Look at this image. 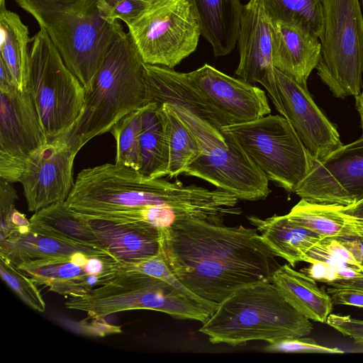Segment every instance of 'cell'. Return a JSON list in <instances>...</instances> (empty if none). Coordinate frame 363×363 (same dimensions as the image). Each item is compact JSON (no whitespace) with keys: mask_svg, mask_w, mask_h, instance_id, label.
<instances>
[{"mask_svg":"<svg viewBox=\"0 0 363 363\" xmlns=\"http://www.w3.org/2000/svg\"><path fill=\"white\" fill-rule=\"evenodd\" d=\"M160 253L176 278L200 298L218 304L238 289L272 282L281 266L256 228L206 220L160 229Z\"/></svg>","mask_w":363,"mask_h":363,"instance_id":"obj_1","label":"cell"},{"mask_svg":"<svg viewBox=\"0 0 363 363\" xmlns=\"http://www.w3.org/2000/svg\"><path fill=\"white\" fill-rule=\"evenodd\" d=\"M66 203L85 216L167 206L187 220L216 223L229 213L232 198L223 190L151 178L115 163L82 170Z\"/></svg>","mask_w":363,"mask_h":363,"instance_id":"obj_2","label":"cell"},{"mask_svg":"<svg viewBox=\"0 0 363 363\" xmlns=\"http://www.w3.org/2000/svg\"><path fill=\"white\" fill-rule=\"evenodd\" d=\"M152 102L145 63L128 33L116 40L86 94L84 108L70 130L60 137L74 153L122 118Z\"/></svg>","mask_w":363,"mask_h":363,"instance_id":"obj_3","label":"cell"},{"mask_svg":"<svg viewBox=\"0 0 363 363\" xmlns=\"http://www.w3.org/2000/svg\"><path fill=\"white\" fill-rule=\"evenodd\" d=\"M48 35L69 69L90 92L122 25L104 19L98 0H15Z\"/></svg>","mask_w":363,"mask_h":363,"instance_id":"obj_4","label":"cell"},{"mask_svg":"<svg viewBox=\"0 0 363 363\" xmlns=\"http://www.w3.org/2000/svg\"><path fill=\"white\" fill-rule=\"evenodd\" d=\"M313 328L272 282L262 281L238 289L218 303L199 332L213 344L237 346L252 340L274 343L305 337Z\"/></svg>","mask_w":363,"mask_h":363,"instance_id":"obj_5","label":"cell"},{"mask_svg":"<svg viewBox=\"0 0 363 363\" xmlns=\"http://www.w3.org/2000/svg\"><path fill=\"white\" fill-rule=\"evenodd\" d=\"M66 308L101 319L118 312L147 309L203 323L218 304L192 297L170 284L146 274L120 270L88 294L71 298Z\"/></svg>","mask_w":363,"mask_h":363,"instance_id":"obj_6","label":"cell"},{"mask_svg":"<svg viewBox=\"0 0 363 363\" xmlns=\"http://www.w3.org/2000/svg\"><path fill=\"white\" fill-rule=\"evenodd\" d=\"M195 138L199 153L185 174L205 180L238 199H265L269 179L253 163L237 141L186 108L171 104Z\"/></svg>","mask_w":363,"mask_h":363,"instance_id":"obj_7","label":"cell"},{"mask_svg":"<svg viewBox=\"0 0 363 363\" xmlns=\"http://www.w3.org/2000/svg\"><path fill=\"white\" fill-rule=\"evenodd\" d=\"M30 50L27 89L51 142L67 133L84 108L86 89L40 28Z\"/></svg>","mask_w":363,"mask_h":363,"instance_id":"obj_8","label":"cell"},{"mask_svg":"<svg viewBox=\"0 0 363 363\" xmlns=\"http://www.w3.org/2000/svg\"><path fill=\"white\" fill-rule=\"evenodd\" d=\"M359 0H323L317 74L333 96H357L362 88L363 14Z\"/></svg>","mask_w":363,"mask_h":363,"instance_id":"obj_9","label":"cell"},{"mask_svg":"<svg viewBox=\"0 0 363 363\" xmlns=\"http://www.w3.org/2000/svg\"><path fill=\"white\" fill-rule=\"evenodd\" d=\"M269 181L289 192L308 174L314 157L306 149L290 122L283 116L223 127Z\"/></svg>","mask_w":363,"mask_h":363,"instance_id":"obj_10","label":"cell"},{"mask_svg":"<svg viewBox=\"0 0 363 363\" xmlns=\"http://www.w3.org/2000/svg\"><path fill=\"white\" fill-rule=\"evenodd\" d=\"M127 26L145 63L172 69L196 50L201 35L187 0H153Z\"/></svg>","mask_w":363,"mask_h":363,"instance_id":"obj_11","label":"cell"},{"mask_svg":"<svg viewBox=\"0 0 363 363\" xmlns=\"http://www.w3.org/2000/svg\"><path fill=\"white\" fill-rule=\"evenodd\" d=\"M48 143L28 89L0 88V178L20 182L29 157Z\"/></svg>","mask_w":363,"mask_h":363,"instance_id":"obj_12","label":"cell"},{"mask_svg":"<svg viewBox=\"0 0 363 363\" xmlns=\"http://www.w3.org/2000/svg\"><path fill=\"white\" fill-rule=\"evenodd\" d=\"M308 201L348 206L363 198V135L342 145L311 169L295 192Z\"/></svg>","mask_w":363,"mask_h":363,"instance_id":"obj_13","label":"cell"},{"mask_svg":"<svg viewBox=\"0 0 363 363\" xmlns=\"http://www.w3.org/2000/svg\"><path fill=\"white\" fill-rule=\"evenodd\" d=\"M121 263L109 255L79 252L16 267L38 285L65 296L81 297L106 284L120 271Z\"/></svg>","mask_w":363,"mask_h":363,"instance_id":"obj_14","label":"cell"},{"mask_svg":"<svg viewBox=\"0 0 363 363\" xmlns=\"http://www.w3.org/2000/svg\"><path fill=\"white\" fill-rule=\"evenodd\" d=\"M185 74L190 84L227 126L252 121L271 113L262 89L208 64Z\"/></svg>","mask_w":363,"mask_h":363,"instance_id":"obj_15","label":"cell"},{"mask_svg":"<svg viewBox=\"0 0 363 363\" xmlns=\"http://www.w3.org/2000/svg\"><path fill=\"white\" fill-rule=\"evenodd\" d=\"M76 155L65 140L58 138L29 157L20 181L29 211L67 201L74 183Z\"/></svg>","mask_w":363,"mask_h":363,"instance_id":"obj_16","label":"cell"},{"mask_svg":"<svg viewBox=\"0 0 363 363\" xmlns=\"http://www.w3.org/2000/svg\"><path fill=\"white\" fill-rule=\"evenodd\" d=\"M274 72L282 116L312 155L320 160L342 146L336 127L314 102L307 84L299 83L277 69Z\"/></svg>","mask_w":363,"mask_h":363,"instance_id":"obj_17","label":"cell"},{"mask_svg":"<svg viewBox=\"0 0 363 363\" xmlns=\"http://www.w3.org/2000/svg\"><path fill=\"white\" fill-rule=\"evenodd\" d=\"M240 59L235 75L250 83L258 82L268 91L277 110L283 115L272 60L270 23L257 0L243 6L238 39Z\"/></svg>","mask_w":363,"mask_h":363,"instance_id":"obj_18","label":"cell"},{"mask_svg":"<svg viewBox=\"0 0 363 363\" xmlns=\"http://www.w3.org/2000/svg\"><path fill=\"white\" fill-rule=\"evenodd\" d=\"M272 60L275 69L301 84H307L319 62V38L301 25L272 21Z\"/></svg>","mask_w":363,"mask_h":363,"instance_id":"obj_19","label":"cell"},{"mask_svg":"<svg viewBox=\"0 0 363 363\" xmlns=\"http://www.w3.org/2000/svg\"><path fill=\"white\" fill-rule=\"evenodd\" d=\"M84 217L101 245L121 263L138 262L160 253V228L143 223Z\"/></svg>","mask_w":363,"mask_h":363,"instance_id":"obj_20","label":"cell"},{"mask_svg":"<svg viewBox=\"0 0 363 363\" xmlns=\"http://www.w3.org/2000/svg\"><path fill=\"white\" fill-rule=\"evenodd\" d=\"M79 252L111 255L100 248L44 231L31 223L27 230L11 231L0 241V257L16 267L43 259L67 257Z\"/></svg>","mask_w":363,"mask_h":363,"instance_id":"obj_21","label":"cell"},{"mask_svg":"<svg viewBox=\"0 0 363 363\" xmlns=\"http://www.w3.org/2000/svg\"><path fill=\"white\" fill-rule=\"evenodd\" d=\"M147 81L152 101L182 106L214 127L226 122L212 109L189 82L185 73L172 68L145 63Z\"/></svg>","mask_w":363,"mask_h":363,"instance_id":"obj_22","label":"cell"},{"mask_svg":"<svg viewBox=\"0 0 363 363\" xmlns=\"http://www.w3.org/2000/svg\"><path fill=\"white\" fill-rule=\"evenodd\" d=\"M196 16L201 35L211 45L215 57L234 49L240 30L243 6L240 0H187Z\"/></svg>","mask_w":363,"mask_h":363,"instance_id":"obj_23","label":"cell"},{"mask_svg":"<svg viewBox=\"0 0 363 363\" xmlns=\"http://www.w3.org/2000/svg\"><path fill=\"white\" fill-rule=\"evenodd\" d=\"M247 219L261 233L274 253L293 267L299 262H305L308 251L325 238L293 222L287 214L274 215L266 219L250 216Z\"/></svg>","mask_w":363,"mask_h":363,"instance_id":"obj_24","label":"cell"},{"mask_svg":"<svg viewBox=\"0 0 363 363\" xmlns=\"http://www.w3.org/2000/svg\"><path fill=\"white\" fill-rule=\"evenodd\" d=\"M272 282L286 301L309 320L325 323L333 303L330 296L315 280L290 264L280 266L274 273Z\"/></svg>","mask_w":363,"mask_h":363,"instance_id":"obj_25","label":"cell"},{"mask_svg":"<svg viewBox=\"0 0 363 363\" xmlns=\"http://www.w3.org/2000/svg\"><path fill=\"white\" fill-rule=\"evenodd\" d=\"M29 30L19 16L6 6L0 7V60L10 70L16 87L27 89L30 51Z\"/></svg>","mask_w":363,"mask_h":363,"instance_id":"obj_26","label":"cell"},{"mask_svg":"<svg viewBox=\"0 0 363 363\" xmlns=\"http://www.w3.org/2000/svg\"><path fill=\"white\" fill-rule=\"evenodd\" d=\"M159 104L150 102L142 115L138 172L151 178L168 175L169 155Z\"/></svg>","mask_w":363,"mask_h":363,"instance_id":"obj_27","label":"cell"},{"mask_svg":"<svg viewBox=\"0 0 363 363\" xmlns=\"http://www.w3.org/2000/svg\"><path fill=\"white\" fill-rule=\"evenodd\" d=\"M29 220L44 231L107 251L86 218L70 208L66 201L35 212Z\"/></svg>","mask_w":363,"mask_h":363,"instance_id":"obj_28","label":"cell"},{"mask_svg":"<svg viewBox=\"0 0 363 363\" xmlns=\"http://www.w3.org/2000/svg\"><path fill=\"white\" fill-rule=\"evenodd\" d=\"M294 223L324 238L353 235L349 216L341 211V206L308 201L301 199L287 214Z\"/></svg>","mask_w":363,"mask_h":363,"instance_id":"obj_29","label":"cell"},{"mask_svg":"<svg viewBox=\"0 0 363 363\" xmlns=\"http://www.w3.org/2000/svg\"><path fill=\"white\" fill-rule=\"evenodd\" d=\"M158 112L167 143L168 176L174 177L184 173L186 167L197 156L199 147L171 104H159Z\"/></svg>","mask_w":363,"mask_h":363,"instance_id":"obj_30","label":"cell"},{"mask_svg":"<svg viewBox=\"0 0 363 363\" xmlns=\"http://www.w3.org/2000/svg\"><path fill=\"white\" fill-rule=\"evenodd\" d=\"M272 21L301 25L318 38L323 31V0H257Z\"/></svg>","mask_w":363,"mask_h":363,"instance_id":"obj_31","label":"cell"},{"mask_svg":"<svg viewBox=\"0 0 363 363\" xmlns=\"http://www.w3.org/2000/svg\"><path fill=\"white\" fill-rule=\"evenodd\" d=\"M146 106L122 118L109 130L116 142V164L138 170L142 115Z\"/></svg>","mask_w":363,"mask_h":363,"instance_id":"obj_32","label":"cell"},{"mask_svg":"<svg viewBox=\"0 0 363 363\" xmlns=\"http://www.w3.org/2000/svg\"><path fill=\"white\" fill-rule=\"evenodd\" d=\"M0 274L4 283L33 310L43 313L45 303L33 280L6 259L0 257Z\"/></svg>","mask_w":363,"mask_h":363,"instance_id":"obj_33","label":"cell"},{"mask_svg":"<svg viewBox=\"0 0 363 363\" xmlns=\"http://www.w3.org/2000/svg\"><path fill=\"white\" fill-rule=\"evenodd\" d=\"M153 0H98L102 17L109 21L118 20L127 26L137 18Z\"/></svg>","mask_w":363,"mask_h":363,"instance_id":"obj_34","label":"cell"},{"mask_svg":"<svg viewBox=\"0 0 363 363\" xmlns=\"http://www.w3.org/2000/svg\"><path fill=\"white\" fill-rule=\"evenodd\" d=\"M120 270L139 272L160 279L184 291L186 294L196 298L203 300L187 289L176 278L167 266L161 253L138 262L128 264L121 263Z\"/></svg>","mask_w":363,"mask_h":363,"instance_id":"obj_35","label":"cell"},{"mask_svg":"<svg viewBox=\"0 0 363 363\" xmlns=\"http://www.w3.org/2000/svg\"><path fill=\"white\" fill-rule=\"evenodd\" d=\"M264 350L270 352L285 353L340 354L344 352L336 347L320 345L313 339L305 337L286 339L277 342L269 343Z\"/></svg>","mask_w":363,"mask_h":363,"instance_id":"obj_36","label":"cell"},{"mask_svg":"<svg viewBox=\"0 0 363 363\" xmlns=\"http://www.w3.org/2000/svg\"><path fill=\"white\" fill-rule=\"evenodd\" d=\"M326 323L343 335L352 338L356 343H363V320L330 313Z\"/></svg>","mask_w":363,"mask_h":363,"instance_id":"obj_37","label":"cell"},{"mask_svg":"<svg viewBox=\"0 0 363 363\" xmlns=\"http://www.w3.org/2000/svg\"><path fill=\"white\" fill-rule=\"evenodd\" d=\"M320 242L330 255L362 272V268L353 254L340 240L336 238H325Z\"/></svg>","mask_w":363,"mask_h":363,"instance_id":"obj_38","label":"cell"},{"mask_svg":"<svg viewBox=\"0 0 363 363\" xmlns=\"http://www.w3.org/2000/svg\"><path fill=\"white\" fill-rule=\"evenodd\" d=\"M327 292L333 304L347 305L363 308V291L348 288H336L329 286Z\"/></svg>","mask_w":363,"mask_h":363,"instance_id":"obj_39","label":"cell"},{"mask_svg":"<svg viewBox=\"0 0 363 363\" xmlns=\"http://www.w3.org/2000/svg\"><path fill=\"white\" fill-rule=\"evenodd\" d=\"M17 199V193L11 185V182L0 178L1 225L6 223L10 215L16 209L15 201Z\"/></svg>","mask_w":363,"mask_h":363,"instance_id":"obj_40","label":"cell"},{"mask_svg":"<svg viewBox=\"0 0 363 363\" xmlns=\"http://www.w3.org/2000/svg\"><path fill=\"white\" fill-rule=\"evenodd\" d=\"M301 271L313 279L326 284L339 281L337 267L325 262H312L308 267Z\"/></svg>","mask_w":363,"mask_h":363,"instance_id":"obj_41","label":"cell"},{"mask_svg":"<svg viewBox=\"0 0 363 363\" xmlns=\"http://www.w3.org/2000/svg\"><path fill=\"white\" fill-rule=\"evenodd\" d=\"M353 254L363 272V235L336 238Z\"/></svg>","mask_w":363,"mask_h":363,"instance_id":"obj_42","label":"cell"},{"mask_svg":"<svg viewBox=\"0 0 363 363\" xmlns=\"http://www.w3.org/2000/svg\"><path fill=\"white\" fill-rule=\"evenodd\" d=\"M327 284L336 288H348L363 291V274L352 279L340 280Z\"/></svg>","mask_w":363,"mask_h":363,"instance_id":"obj_43","label":"cell"},{"mask_svg":"<svg viewBox=\"0 0 363 363\" xmlns=\"http://www.w3.org/2000/svg\"><path fill=\"white\" fill-rule=\"evenodd\" d=\"M341 211L350 216L363 219V198L352 204L341 206Z\"/></svg>","mask_w":363,"mask_h":363,"instance_id":"obj_44","label":"cell"},{"mask_svg":"<svg viewBox=\"0 0 363 363\" xmlns=\"http://www.w3.org/2000/svg\"><path fill=\"white\" fill-rule=\"evenodd\" d=\"M10 86H16L14 79L7 66L0 60V88Z\"/></svg>","mask_w":363,"mask_h":363,"instance_id":"obj_45","label":"cell"},{"mask_svg":"<svg viewBox=\"0 0 363 363\" xmlns=\"http://www.w3.org/2000/svg\"><path fill=\"white\" fill-rule=\"evenodd\" d=\"M337 273L339 276V281L352 279L354 278L359 277L363 274V272L350 266L337 267Z\"/></svg>","mask_w":363,"mask_h":363,"instance_id":"obj_46","label":"cell"},{"mask_svg":"<svg viewBox=\"0 0 363 363\" xmlns=\"http://www.w3.org/2000/svg\"><path fill=\"white\" fill-rule=\"evenodd\" d=\"M348 216V215H347ZM349 216L350 223L352 228L353 236L363 235V219Z\"/></svg>","mask_w":363,"mask_h":363,"instance_id":"obj_47","label":"cell"},{"mask_svg":"<svg viewBox=\"0 0 363 363\" xmlns=\"http://www.w3.org/2000/svg\"><path fill=\"white\" fill-rule=\"evenodd\" d=\"M354 97L356 108L360 117V125L363 132V89Z\"/></svg>","mask_w":363,"mask_h":363,"instance_id":"obj_48","label":"cell"},{"mask_svg":"<svg viewBox=\"0 0 363 363\" xmlns=\"http://www.w3.org/2000/svg\"><path fill=\"white\" fill-rule=\"evenodd\" d=\"M6 6V0H0V7Z\"/></svg>","mask_w":363,"mask_h":363,"instance_id":"obj_49","label":"cell"},{"mask_svg":"<svg viewBox=\"0 0 363 363\" xmlns=\"http://www.w3.org/2000/svg\"><path fill=\"white\" fill-rule=\"evenodd\" d=\"M360 4H361L362 9L363 10V0H360Z\"/></svg>","mask_w":363,"mask_h":363,"instance_id":"obj_50","label":"cell"}]
</instances>
